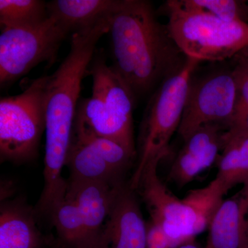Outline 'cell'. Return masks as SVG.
<instances>
[{"label": "cell", "mask_w": 248, "mask_h": 248, "mask_svg": "<svg viewBox=\"0 0 248 248\" xmlns=\"http://www.w3.org/2000/svg\"><path fill=\"white\" fill-rule=\"evenodd\" d=\"M110 17L71 35V48L49 76L46 96V144L42 196L55 200L65 193L62 177L71 146L81 85L102 36L109 32Z\"/></svg>", "instance_id": "2"}, {"label": "cell", "mask_w": 248, "mask_h": 248, "mask_svg": "<svg viewBox=\"0 0 248 248\" xmlns=\"http://www.w3.org/2000/svg\"><path fill=\"white\" fill-rule=\"evenodd\" d=\"M237 99L233 71L215 72L192 79L178 133L186 141L195 130L209 124L231 127Z\"/></svg>", "instance_id": "9"}, {"label": "cell", "mask_w": 248, "mask_h": 248, "mask_svg": "<svg viewBox=\"0 0 248 248\" xmlns=\"http://www.w3.org/2000/svg\"><path fill=\"white\" fill-rule=\"evenodd\" d=\"M35 209L20 201L1 202L0 248H53L55 241L42 234L36 222Z\"/></svg>", "instance_id": "15"}, {"label": "cell", "mask_w": 248, "mask_h": 248, "mask_svg": "<svg viewBox=\"0 0 248 248\" xmlns=\"http://www.w3.org/2000/svg\"><path fill=\"white\" fill-rule=\"evenodd\" d=\"M234 58H236V61L244 62L248 63V46L235 55Z\"/></svg>", "instance_id": "25"}, {"label": "cell", "mask_w": 248, "mask_h": 248, "mask_svg": "<svg viewBox=\"0 0 248 248\" xmlns=\"http://www.w3.org/2000/svg\"><path fill=\"white\" fill-rule=\"evenodd\" d=\"M223 149L218 156L217 179L228 192L242 184L248 189V135L225 132Z\"/></svg>", "instance_id": "17"}, {"label": "cell", "mask_w": 248, "mask_h": 248, "mask_svg": "<svg viewBox=\"0 0 248 248\" xmlns=\"http://www.w3.org/2000/svg\"><path fill=\"white\" fill-rule=\"evenodd\" d=\"M227 129L209 124L195 130L186 141L171 166L169 180L178 187L192 182L218 160L223 149V135Z\"/></svg>", "instance_id": "12"}, {"label": "cell", "mask_w": 248, "mask_h": 248, "mask_svg": "<svg viewBox=\"0 0 248 248\" xmlns=\"http://www.w3.org/2000/svg\"><path fill=\"white\" fill-rule=\"evenodd\" d=\"M161 160L147 166L135 191L146 203L151 221L162 227L173 248H177L199 234L197 217L190 205L173 195L160 179L157 169Z\"/></svg>", "instance_id": "10"}, {"label": "cell", "mask_w": 248, "mask_h": 248, "mask_svg": "<svg viewBox=\"0 0 248 248\" xmlns=\"http://www.w3.org/2000/svg\"><path fill=\"white\" fill-rule=\"evenodd\" d=\"M71 32L56 18L28 27H1L0 84L7 86L43 62L53 63Z\"/></svg>", "instance_id": "7"}, {"label": "cell", "mask_w": 248, "mask_h": 248, "mask_svg": "<svg viewBox=\"0 0 248 248\" xmlns=\"http://www.w3.org/2000/svg\"><path fill=\"white\" fill-rule=\"evenodd\" d=\"M227 131L231 134L248 135V106L234 112L231 127Z\"/></svg>", "instance_id": "24"}, {"label": "cell", "mask_w": 248, "mask_h": 248, "mask_svg": "<svg viewBox=\"0 0 248 248\" xmlns=\"http://www.w3.org/2000/svg\"><path fill=\"white\" fill-rule=\"evenodd\" d=\"M173 40L187 58L223 61L248 46V23L225 21L212 15L186 9L178 0L164 4Z\"/></svg>", "instance_id": "5"}, {"label": "cell", "mask_w": 248, "mask_h": 248, "mask_svg": "<svg viewBox=\"0 0 248 248\" xmlns=\"http://www.w3.org/2000/svg\"><path fill=\"white\" fill-rule=\"evenodd\" d=\"M135 192L125 181L116 186L97 248H146L147 223Z\"/></svg>", "instance_id": "11"}, {"label": "cell", "mask_w": 248, "mask_h": 248, "mask_svg": "<svg viewBox=\"0 0 248 248\" xmlns=\"http://www.w3.org/2000/svg\"><path fill=\"white\" fill-rule=\"evenodd\" d=\"M137 155L110 139L73 130L66 166L67 182L118 184Z\"/></svg>", "instance_id": "8"}, {"label": "cell", "mask_w": 248, "mask_h": 248, "mask_svg": "<svg viewBox=\"0 0 248 248\" xmlns=\"http://www.w3.org/2000/svg\"><path fill=\"white\" fill-rule=\"evenodd\" d=\"M58 239L54 248H89L84 221L73 201L65 197L50 215Z\"/></svg>", "instance_id": "18"}, {"label": "cell", "mask_w": 248, "mask_h": 248, "mask_svg": "<svg viewBox=\"0 0 248 248\" xmlns=\"http://www.w3.org/2000/svg\"><path fill=\"white\" fill-rule=\"evenodd\" d=\"M178 2L186 9L203 11L225 21L246 22L248 18V4L243 1L178 0Z\"/></svg>", "instance_id": "21"}, {"label": "cell", "mask_w": 248, "mask_h": 248, "mask_svg": "<svg viewBox=\"0 0 248 248\" xmlns=\"http://www.w3.org/2000/svg\"><path fill=\"white\" fill-rule=\"evenodd\" d=\"M208 229L205 248H248V191L223 200Z\"/></svg>", "instance_id": "14"}, {"label": "cell", "mask_w": 248, "mask_h": 248, "mask_svg": "<svg viewBox=\"0 0 248 248\" xmlns=\"http://www.w3.org/2000/svg\"><path fill=\"white\" fill-rule=\"evenodd\" d=\"M232 71L237 88L236 112L248 106V63L237 61V65Z\"/></svg>", "instance_id": "22"}, {"label": "cell", "mask_w": 248, "mask_h": 248, "mask_svg": "<svg viewBox=\"0 0 248 248\" xmlns=\"http://www.w3.org/2000/svg\"><path fill=\"white\" fill-rule=\"evenodd\" d=\"M87 73L93 78L92 94L79 100L73 130L114 140L137 155L133 118L136 102L102 50H96Z\"/></svg>", "instance_id": "3"}, {"label": "cell", "mask_w": 248, "mask_h": 248, "mask_svg": "<svg viewBox=\"0 0 248 248\" xmlns=\"http://www.w3.org/2000/svg\"><path fill=\"white\" fill-rule=\"evenodd\" d=\"M49 76L34 79L17 95L0 100L1 161L22 163L35 157L46 128Z\"/></svg>", "instance_id": "6"}, {"label": "cell", "mask_w": 248, "mask_h": 248, "mask_svg": "<svg viewBox=\"0 0 248 248\" xmlns=\"http://www.w3.org/2000/svg\"><path fill=\"white\" fill-rule=\"evenodd\" d=\"M112 69L135 102L179 71L187 57L146 0H120L109 20Z\"/></svg>", "instance_id": "1"}, {"label": "cell", "mask_w": 248, "mask_h": 248, "mask_svg": "<svg viewBox=\"0 0 248 248\" xmlns=\"http://www.w3.org/2000/svg\"><path fill=\"white\" fill-rule=\"evenodd\" d=\"M47 2L42 0H0L1 27L37 25L48 17Z\"/></svg>", "instance_id": "19"}, {"label": "cell", "mask_w": 248, "mask_h": 248, "mask_svg": "<svg viewBox=\"0 0 248 248\" xmlns=\"http://www.w3.org/2000/svg\"><path fill=\"white\" fill-rule=\"evenodd\" d=\"M226 194L221 183L215 178L205 187L190 190L183 199L195 212L199 234L208 228Z\"/></svg>", "instance_id": "20"}, {"label": "cell", "mask_w": 248, "mask_h": 248, "mask_svg": "<svg viewBox=\"0 0 248 248\" xmlns=\"http://www.w3.org/2000/svg\"><path fill=\"white\" fill-rule=\"evenodd\" d=\"M200 61L187 58L184 66L155 90L143 113L139 133L137 162L129 185L138 188L150 163L168 154L171 138L178 131L193 74Z\"/></svg>", "instance_id": "4"}, {"label": "cell", "mask_w": 248, "mask_h": 248, "mask_svg": "<svg viewBox=\"0 0 248 248\" xmlns=\"http://www.w3.org/2000/svg\"><path fill=\"white\" fill-rule=\"evenodd\" d=\"M118 184L67 182L65 197L73 201L78 205L84 221L89 248H97L99 246L115 187Z\"/></svg>", "instance_id": "13"}, {"label": "cell", "mask_w": 248, "mask_h": 248, "mask_svg": "<svg viewBox=\"0 0 248 248\" xmlns=\"http://www.w3.org/2000/svg\"><path fill=\"white\" fill-rule=\"evenodd\" d=\"M146 248H173L162 227L151 220L147 223Z\"/></svg>", "instance_id": "23"}, {"label": "cell", "mask_w": 248, "mask_h": 248, "mask_svg": "<svg viewBox=\"0 0 248 248\" xmlns=\"http://www.w3.org/2000/svg\"><path fill=\"white\" fill-rule=\"evenodd\" d=\"M120 0H54L47 2L48 16L71 32L84 30L110 17Z\"/></svg>", "instance_id": "16"}]
</instances>
